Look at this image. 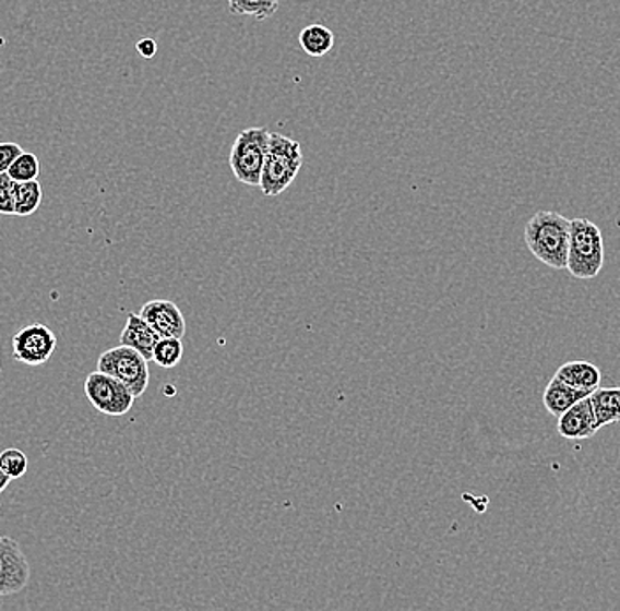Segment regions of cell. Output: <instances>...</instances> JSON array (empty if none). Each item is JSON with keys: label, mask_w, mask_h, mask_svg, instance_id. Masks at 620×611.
<instances>
[{"label": "cell", "mask_w": 620, "mask_h": 611, "mask_svg": "<svg viewBox=\"0 0 620 611\" xmlns=\"http://www.w3.org/2000/svg\"><path fill=\"white\" fill-rule=\"evenodd\" d=\"M599 429L620 421V388H598L588 395Z\"/></svg>", "instance_id": "5bb4252c"}, {"label": "cell", "mask_w": 620, "mask_h": 611, "mask_svg": "<svg viewBox=\"0 0 620 611\" xmlns=\"http://www.w3.org/2000/svg\"><path fill=\"white\" fill-rule=\"evenodd\" d=\"M605 265L601 229L593 220L576 217L571 220L570 252L565 269L575 278H596Z\"/></svg>", "instance_id": "3957f363"}, {"label": "cell", "mask_w": 620, "mask_h": 611, "mask_svg": "<svg viewBox=\"0 0 620 611\" xmlns=\"http://www.w3.org/2000/svg\"><path fill=\"white\" fill-rule=\"evenodd\" d=\"M599 424L594 415L593 402L585 397L559 416L557 432L568 441H585L598 434Z\"/></svg>", "instance_id": "30bf717a"}, {"label": "cell", "mask_w": 620, "mask_h": 611, "mask_svg": "<svg viewBox=\"0 0 620 611\" xmlns=\"http://www.w3.org/2000/svg\"><path fill=\"white\" fill-rule=\"evenodd\" d=\"M27 467L28 458L22 450L10 447L0 453V469L4 470L11 479L22 478L27 472Z\"/></svg>", "instance_id": "ffe728a7"}, {"label": "cell", "mask_w": 620, "mask_h": 611, "mask_svg": "<svg viewBox=\"0 0 620 611\" xmlns=\"http://www.w3.org/2000/svg\"><path fill=\"white\" fill-rule=\"evenodd\" d=\"M8 173L13 178L14 182H28V180H37L39 175V159L34 156L33 152H22L13 165L8 169Z\"/></svg>", "instance_id": "d6986e66"}, {"label": "cell", "mask_w": 620, "mask_h": 611, "mask_svg": "<svg viewBox=\"0 0 620 611\" xmlns=\"http://www.w3.org/2000/svg\"><path fill=\"white\" fill-rule=\"evenodd\" d=\"M571 220L557 212H538L530 217L524 229L525 245L542 265L553 269L568 266L570 252Z\"/></svg>", "instance_id": "6da1fadb"}, {"label": "cell", "mask_w": 620, "mask_h": 611, "mask_svg": "<svg viewBox=\"0 0 620 611\" xmlns=\"http://www.w3.org/2000/svg\"><path fill=\"white\" fill-rule=\"evenodd\" d=\"M556 378L570 384L573 388L585 393H593L601 384V370L588 361H570L559 367Z\"/></svg>", "instance_id": "4fadbf2b"}, {"label": "cell", "mask_w": 620, "mask_h": 611, "mask_svg": "<svg viewBox=\"0 0 620 611\" xmlns=\"http://www.w3.org/2000/svg\"><path fill=\"white\" fill-rule=\"evenodd\" d=\"M43 201L41 183L37 180L14 182V215L28 217L39 208Z\"/></svg>", "instance_id": "2e32d148"}, {"label": "cell", "mask_w": 620, "mask_h": 611, "mask_svg": "<svg viewBox=\"0 0 620 611\" xmlns=\"http://www.w3.org/2000/svg\"><path fill=\"white\" fill-rule=\"evenodd\" d=\"M143 320L151 324L160 338H183L188 324L177 303L169 300L146 301L140 311Z\"/></svg>", "instance_id": "9c48e42d"}, {"label": "cell", "mask_w": 620, "mask_h": 611, "mask_svg": "<svg viewBox=\"0 0 620 611\" xmlns=\"http://www.w3.org/2000/svg\"><path fill=\"white\" fill-rule=\"evenodd\" d=\"M270 136L269 128H249L238 133L229 152V168L238 182L249 188H260Z\"/></svg>", "instance_id": "277c9868"}, {"label": "cell", "mask_w": 620, "mask_h": 611, "mask_svg": "<svg viewBox=\"0 0 620 611\" xmlns=\"http://www.w3.org/2000/svg\"><path fill=\"white\" fill-rule=\"evenodd\" d=\"M183 358V344L182 338L165 337L160 338L154 349L155 366L160 369H174Z\"/></svg>", "instance_id": "ac0fdd59"}, {"label": "cell", "mask_w": 620, "mask_h": 611, "mask_svg": "<svg viewBox=\"0 0 620 611\" xmlns=\"http://www.w3.org/2000/svg\"><path fill=\"white\" fill-rule=\"evenodd\" d=\"M136 50L143 59H152L157 53V43L151 37H145L142 41H138Z\"/></svg>", "instance_id": "603a6c76"}, {"label": "cell", "mask_w": 620, "mask_h": 611, "mask_svg": "<svg viewBox=\"0 0 620 611\" xmlns=\"http://www.w3.org/2000/svg\"><path fill=\"white\" fill-rule=\"evenodd\" d=\"M303 165V154L297 140L272 133L269 154L261 173L260 188L265 196H278L295 182Z\"/></svg>", "instance_id": "7a4b0ae2"}, {"label": "cell", "mask_w": 620, "mask_h": 611, "mask_svg": "<svg viewBox=\"0 0 620 611\" xmlns=\"http://www.w3.org/2000/svg\"><path fill=\"white\" fill-rule=\"evenodd\" d=\"M298 41H300L301 50L306 51L307 56L320 59V57L332 51L333 45H335V36L329 27L314 23V25H309L301 31Z\"/></svg>", "instance_id": "9a60e30c"}, {"label": "cell", "mask_w": 620, "mask_h": 611, "mask_svg": "<svg viewBox=\"0 0 620 611\" xmlns=\"http://www.w3.org/2000/svg\"><path fill=\"white\" fill-rule=\"evenodd\" d=\"M0 215H14V180L10 173H0Z\"/></svg>", "instance_id": "44dd1931"}, {"label": "cell", "mask_w": 620, "mask_h": 611, "mask_svg": "<svg viewBox=\"0 0 620 611\" xmlns=\"http://www.w3.org/2000/svg\"><path fill=\"white\" fill-rule=\"evenodd\" d=\"M85 395L97 411L106 416H123L134 406L133 393L119 379L105 372H92L85 381Z\"/></svg>", "instance_id": "8992f818"}, {"label": "cell", "mask_w": 620, "mask_h": 611, "mask_svg": "<svg viewBox=\"0 0 620 611\" xmlns=\"http://www.w3.org/2000/svg\"><path fill=\"white\" fill-rule=\"evenodd\" d=\"M159 340L160 337L157 332L143 320L142 315H128V323L123 326L122 335H120L122 346L133 347L138 352H142L146 360L152 361L155 346Z\"/></svg>", "instance_id": "8fae6325"}, {"label": "cell", "mask_w": 620, "mask_h": 611, "mask_svg": "<svg viewBox=\"0 0 620 611\" xmlns=\"http://www.w3.org/2000/svg\"><path fill=\"white\" fill-rule=\"evenodd\" d=\"M23 148L19 143L4 142L0 143V173H5L13 160L22 154Z\"/></svg>", "instance_id": "7402d4cb"}, {"label": "cell", "mask_w": 620, "mask_h": 611, "mask_svg": "<svg viewBox=\"0 0 620 611\" xmlns=\"http://www.w3.org/2000/svg\"><path fill=\"white\" fill-rule=\"evenodd\" d=\"M0 372H2V369H0Z\"/></svg>", "instance_id": "d4e9b609"}, {"label": "cell", "mask_w": 620, "mask_h": 611, "mask_svg": "<svg viewBox=\"0 0 620 611\" xmlns=\"http://www.w3.org/2000/svg\"><path fill=\"white\" fill-rule=\"evenodd\" d=\"M11 483L10 476L5 475L4 470L0 469V493L8 489V484Z\"/></svg>", "instance_id": "cb8c5ba5"}, {"label": "cell", "mask_w": 620, "mask_h": 611, "mask_svg": "<svg viewBox=\"0 0 620 611\" xmlns=\"http://www.w3.org/2000/svg\"><path fill=\"white\" fill-rule=\"evenodd\" d=\"M31 579V566L14 539L0 536V598L22 592Z\"/></svg>", "instance_id": "ba28073f"}, {"label": "cell", "mask_w": 620, "mask_h": 611, "mask_svg": "<svg viewBox=\"0 0 620 611\" xmlns=\"http://www.w3.org/2000/svg\"><path fill=\"white\" fill-rule=\"evenodd\" d=\"M97 370L119 379L120 383L126 384L129 392L133 393L134 398L143 397L151 383L148 360L142 352L122 344L99 356Z\"/></svg>", "instance_id": "5b68a950"}, {"label": "cell", "mask_w": 620, "mask_h": 611, "mask_svg": "<svg viewBox=\"0 0 620 611\" xmlns=\"http://www.w3.org/2000/svg\"><path fill=\"white\" fill-rule=\"evenodd\" d=\"M56 349L57 335L45 324H28L13 337V358L25 366H45Z\"/></svg>", "instance_id": "52a82bcc"}, {"label": "cell", "mask_w": 620, "mask_h": 611, "mask_svg": "<svg viewBox=\"0 0 620 611\" xmlns=\"http://www.w3.org/2000/svg\"><path fill=\"white\" fill-rule=\"evenodd\" d=\"M229 11L237 16H252L258 22H265L277 13L281 0H226Z\"/></svg>", "instance_id": "e0dca14e"}, {"label": "cell", "mask_w": 620, "mask_h": 611, "mask_svg": "<svg viewBox=\"0 0 620 611\" xmlns=\"http://www.w3.org/2000/svg\"><path fill=\"white\" fill-rule=\"evenodd\" d=\"M588 395H591V393L573 388V386L564 383L561 379L553 378L552 381L548 383L545 393H542V406L547 409L548 415L559 418V416L564 415L568 409L575 406L576 402L588 397Z\"/></svg>", "instance_id": "7c38bea8"}]
</instances>
